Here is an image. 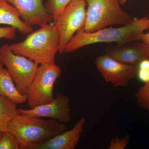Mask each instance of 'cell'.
<instances>
[{
	"label": "cell",
	"instance_id": "1",
	"mask_svg": "<svg viewBox=\"0 0 149 149\" xmlns=\"http://www.w3.org/2000/svg\"><path fill=\"white\" fill-rule=\"evenodd\" d=\"M149 29L148 15L139 19H134L129 24L119 28H104L88 32L83 27L68 43L64 52H72L80 48L98 43L116 42L118 47H121L134 41H141L144 31Z\"/></svg>",
	"mask_w": 149,
	"mask_h": 149
},
{
	"label": "cell",
	"instance_id": "2",
	"mask_svg": "<svg viewBox=\"0 0 149 149\" xmlns=\"http://www.w3.org/2000/svg\"><path fill=\"white\" fill-rule=\"evenodd\" d=\"M13 52L37 64H55L59 49L58 32L54 25L46 24L27 35L25 40L10 45Z\"/></svg>",
	"mask_w": 149,
	"mask_h": 149
},
{
	"label": "cell",
	"instance_id": "3",
	"mask_svg": "<svg viewBox=\"0 0 149 149\" xmlns=\"http://www.w3.org/2000/svg\"><path fill=\"white\" fill-rule=\"evenodd\" d=\"M68 129L65 123L51 119L16 115L9 125L8 131L15 135L20 149H29L60 134Z\"/></svg>",
	"mask_w": 149,
	"mask_h": 149
},
{
	"label": "cell",
	"instance_id": "4",
	"mask_svg": "<svg viewBox=\"0 0 149 149\" xmlns=\"http://www.w3.org/2000/svg\"><path fill=\"white\" fill-rule=\"evenodd\" d=\"M88 4L83 29L93 32L115 24L125 25L134 19L121 8L118 0H85Z\"/></svg>",
	"mask_w": 149,
	"mask_h": 149
},
{
	"label": "cell",
	"instance_id": "5",
	"mask_svg": "<svg viewBox=\"0 0 149 149\" xmlns=\"http://www.w3.org/2000/svg\"><path fill=\"white\" fill-rule=\"evenodd\" d=\"M0 61L6 68L17 90L26 96L39 64L14 53L10 45L7 44L0 47Z\"/></svg>",
	"mask_w": 149,
	"mask_h": 149
},
{
	"label": "cell",
	"instance_id": "6",
	"mask_svg": "<svg viewBox=\"0 0 149 149\" xmlns=\"http://www.w3.org/2000/svg\"><path fill=\"white\" fill-rule=\"evenodd\" d=\"M61 73V68L56 63L38 66L26 95L29 108H34L53 100L54 85Z\"/></svg>",
	"mask_w": 149,
	"mask_h": 149
},
{
	"label": "cell",
	"instance_id": "7",
	"mask_svg": "<svg viewBox=\"0 0 149 149\" xmlns=\"http://www.w3.org/2000/svg\"><path fill=\"white\" fill-rule=\"evenodd\" d=\"M86 5L85 0H72L54 22L58 34L60 54L64 52L65 46L74 34L85 26Z\"/></svg>",
	"mask_w": 149,
	"mask_h": 149
},
{
	"label": "cell",
	"instance_id": "8",
	"mask_svg": "<svg viewBox=\"0 0 149 149\" xmlns=\"http://www.w3.org/2000/svg\"><path fill=\"white\" fill-rule=\"evenodd\" d=\"M95 62L106 81L114 88L126 87L136 76L137 66L123 63L106 54L96 58Z\"/></svg>",
	"mask_w": 149,
	"mask_h": 149
},
{
	"label": "cell",
	"instance_id": "9",
	"mask_svg": "<svg viewBox=\"0 0 149 149\" xmlns=\"http://www.w3.org/2000/svg\"><path fill=\"white\" fill-rule=\"evenodd\" d=\"M70 98L59 93L56 94L52 101L29 109H17L18 113L32 117L49 118L58 122L66 123L71 119Z\"/></svg>",
	"mask_w": 149,
	"mask_h": 149
},
{
	"label": "cell",
	"instance_id": "10",
	"mask_svg": "<svg viewBox=\"0 0 149 149\" xmlns=\"http://www.w3.org/2000/svg\"><path fill=\"white\" fill-rule=\"evenodd\" d=\"M18 11L20 18L28 25L41 26L53 21L43 0H7Z\"/></svg>",
	"mask_w": 149,
	"mask_h": 149
},
{
	"label": "cell",
	"instance_id": "11",
	"mask_svg": "<svg viewBox=\"0 0 149 149\" xmlns=\"http://www.w3.org/2000/svg\"><path fill=\"white\" fill-rule=\"evenodd\" d=\"M86 120L82 117L72 129L65 130L48 141L35 144L29 149H74L78 145L84 130Z\"/></svg>",
	"mask_w": 149,
	"mask_h": 149
},
{
	"label": "cell",
	"instance_id": "12",
	"mask_svg": "<svg viewBox=\"0 0 149 149\" xmlns=\"http://www.w3.org/2000/svg\"><path fill=\"white\" fill-rule=\"evenodd\" d=\"M118 61L129 65L138 66L140 62L149 58V45L143 41L134 45L108 48L106 54Z\"/></svg>",
	"mask_w": 149,
	"mask_h": 149
},
{
	"label": "cell",
	"instance_id": "13",
	"mask_svg": "<svg viewBox=\"0 0 149 149\" xmlns=\"http://www.w3.org/2000/svg\"><path fill=\"white\" fill-rule=\"evenodd\" d=\"M0 24L10 25L23 35L33 31L32 26L22 21L18 11L7 0H0Z\"/></svg>",
	"mask_w": 149,
	"mask_h": 149
},
{
	"label": "cell",
	"instance_id": "14",
	"mask_svg": "<svg viewBox=\"0 0 149 149\" xmlns=\"http://www.w3.org/2000/svg\"><path fill=\"white\" fill-rule=\"evenodd\" d=\"M0 96L7 98L17 104L27 102V97L17 89L13 79L0 61Z\"/></svg>",
	"mask_w": 149,
	"mask_h": 149
},
{
	"label": "cell",
	"instance_id": "15",
	"mask_svg": "<svg viewBox=\"0 0 149 149\" xmlns=\"http://www.w3.org/2000/svg\"><path fill=\"white\" fill-rule=\"evenodd\" d=\"M17 105L10 99L0 96V132L8 131L10 123L19 113Z\"/></svg>",
	"mask_w": 149,
	"mask_h": 149
},
{
	"label": "cell",
	"instance_id": "16",
	"mask_svg": "<svg viewBox=\"0 0 149 149\" xmlns=\"http://www.w3.org/2000/svg\"><path fill=\"white\" fill-rule=\"evenodd\" d=\"M72 0H47L45 4L46 9L53 15V22Z\"/></svg>",
	"mask_w": 149,
	"mask_h": 149
},
{
	"label": "cell",
	"instance_id": "17",
	"mask_svg": "<svg viewBox=\"0 0 149 149\" xmlns=\"http://www.w3.org/2000/svg\"><path fill=\"white\" fill-rule=\"evenodd\" d=\"M0 149H20V143L14 134L5 131L0 139Z\"/></svg>",
	"mask_w": 149,
	"mask_h": 149
},
{
	"label": "cell",
	"instance_id": "18",
	"mask_svg": "<svg viewBox=\"0 0 149 149\" xmlns=\"http://www.w3.org/2000/svg\"><path fill=\"white\" fill-rule=\"evenodd\" d=\"M136 97L139 106L147 110L149 114V80L139 88Z\"/></svg>",
	"mask_w": 149,
	"mask_h": 149
},
{
	"label": "cell",
	"instance_id": "19",
	"mask_svg": "<svg viewBox=\"0 0 149 149\" xmlns=\"http://www.w3.org/2000/svg\"><path fill=\"white\" fill-rule=\"evenodd\" d=\"M136 76L140 82L146 83L149 80V58L141 61L137 66Z\"/></svg>",
	"mask_w": 149,
	"mask_h": 149
},
{
	"label": "cell",
	"instance_id": "20",
	"mask_svg": "<svg viewBox=\"0 0 149 149\" xmlns=\"http://www.w3.org/2000/svg\"><path fill=\"white\" fill-rule=\"evenodd\" d=\"M130 141V136L126 135L121 139L118 137L113 138L110 143L109 149H124L128 145Z\"/></svg>",
	"mask_w": 149,
	"mask_h": 149
},
{
	"label": "cell",
	"instance_id": "21",
	"mask_svg": "<svg viewBox=\"0 0 149 149\" xmlns=\"http://www.w3.org/2000/svg\"><path fill=\"white\" fill-rule=\"evenodd\" d=\"M17 29L11 27H0V39L4 38L7 40H13L16 37Z\"/></svg>",
	"mask_w": 149,
	"mask_h": 149
},
{
	"label": "cell",
	"instance_id": "22",
	"mask_svg": "<svg viewBox=\"0 0 149 149\" xmlns=\"http://www.w3.org/2000/svg\"><path fill=\"white\" fill-rule=\"evenodd\" d=\"M141 41L146 43L149 45V32L143 34L142 35Z\"/></svg>",
	"mask_w": 149,
	"mask_h": 149
},
{
	"label": "cell",
	"instance_id": "23",
	"mask_svg": "<svg viewBox=\"0 0 149 149\" xmlns=\"http://www.w3.org/2000/svg\"><path fill=\"white\" fill-rule=\"evenodd\" d=\"M118 1H119V3H120V5H124L125 2L127 1V0H118Z\"/></svg>",
	"mask_w": 149,
	"mask_h": 149
},
{
	"label": "cell",
	"instance_id": "24",
	"mask_svg": "<svg viewBox=\"0 0 149 149\" xmlns=\"http://www.w3.org/2000/svg\"><path fill=\"white\" fill-rule=\"evenodd\" d=\"M2 134L3 132H0V139H1V137Z\"/></svg>",
	"mask_w": 149,
	"mask_h": 149
}]
</instances>
